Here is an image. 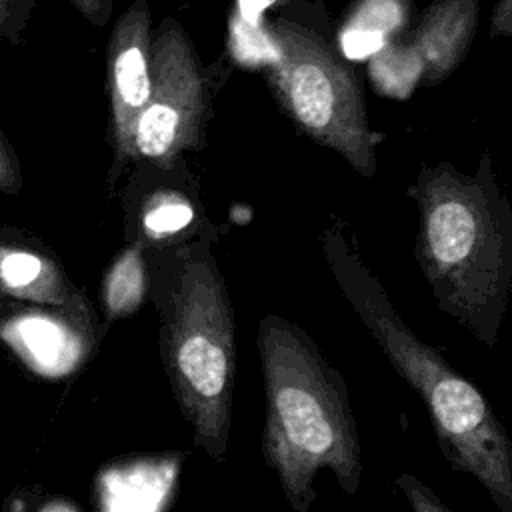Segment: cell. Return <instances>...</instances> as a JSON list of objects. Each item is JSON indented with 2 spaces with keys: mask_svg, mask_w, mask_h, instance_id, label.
<instances>
[{
  "mask_svg": "<svg viewBox=\"0 0 512 512\" xmlns=\"http://www.w3.org/2000/svg\"><path fill=\"white\" fill-rule=\"evenodd\" d=\"M20 188L22 172L18 156L6 134L0 130V190L6 194H16Z\"/></svg>",
  "mask_w": 512,
  "mask_h": 512,
  "instance_id": "obj_16",
  "label": "cell"
},
{
  "mask_svg": "<svg viewBox=\"0 0 512 512\" xmlns=\"http://www.w3.org/2000/svg\"><path fill=\"white\" fill-rule=\"evenodd\" d=\"M256 346L264 380L262 454L294 512H310L314 478L328 468L354 496L362 454L348 386L322 356L308 332L282 316L266 314Z\"/></svg>",
  "mask_w": 512,
  "mask_h": 512,
  "instance_id": "obj_2",
  "label": "cell"
},
{
  "mask_svg": "<svg viewBox=\"0 0 512 512\" xmlns=\"http://www.w3.org/2000/svg\"><path fill=\"white\" fill-rule=\"evenodd\" d=\"M472 22L474 0H450L438 6L420 30V50L426 62L446 72L466 48Z\"/></svg>",
  "mask_w": 512,
  "mask_h": 512,
  "instance_id": "obj_12",
  "label": "cell"
},
{
  "mask_svg": "<svg viewBox=\"0 0 512 512\" xmlns=\"http://www.w3.org/2000/svg\"><path fill=\"white\" fill-rule=\"evenodd\" d=\"M274 90L292 120L320 144L344 156L360 174H374V144L352 70L314 34L278 20Z\"/></svg>",
  "mask_w": 512,
  "mask_h": 512,
  "instance_id": "obj_5",
  "label": "cell"
},
{
  "mask_svg": "<svg viewBox=\"0 0 512 512\" xmlns=\"http://www.w3.org/2000/svg\"><path fill=\"white\" fill-rule=\"evenodd\" d=\"M420 210L414 246L438 308L482 344H498L512 288V212L496 184L442 164L412 188Z\"/></svg>",
  "mask_w": 512,
  "mask_h": 512,
  "instance_id": "obj_4",
  "label": "cell"
},
{
  "mask_svg": "<svg viewBox=\"0 0 512 512\" xmlns=\"http://www.w3.org/2000/svg\"><path fill=\"white\" fill-rule=\"evenodd\" d=\"M160 318V356L192 440L212 460L228 450L236 378L234 308L206 234L146 250Z\"/></svg>",
  "mask_w": 512,
  "mask_h": 512,
  "instance_id": "obj_3",
  "label": "cell"
},
{
  "mask_svg": "<svg viewBox=\"0 0 512 512\" xmlns=\"http://www.w3.org/2000/svg\"><path fill=\"white\" fill-rule=\"evenodd\" d=\"M0 286L16 298L62 306L90 318L88 306L66 282L60 268L34 252L0 246Z\"/></svg>",
  "mask_w": 512,
  "mask_h": 512,
  "instance_id": "obj_9",
  "label": "cell"
},
{
  "mask_svg": "<svg viewBox=\"0 0 512 512\" xmlns=\"http://www.w3.org/2000/svg\"><path fill=\"white\" fill-rule=\"evenodd\" d=\"M150 274L142 242L132 240L108 266L102 280V310L106 324L128 318L148 300Z\"/></svg>",
  "mask_w": 512,
  "mask_h": 512,
  "instance_id": "obj_11",
  "label": "cell"
},
{
  "mask_svg": "<svg viewBox=\"0 0 512 512\" xmlns=\"http://www.w3.org/2000/svg\"><path fill=\"white\" fill-rule=\"evenodd\" d=\"M384 44V32L364 28V26H354L344 32L342 36V50L350 58H366L372 52H378Z\"/></svg>",
  "mask_w": 512,
  "mask_h": 512,
  "instance_id": "obj_15",
  "label": "cell"
},
{
  "mask_svg": "<svg viewBox=\"0 0 512 512\" xmlns=\"http://www.w3.org/2000/svg\"><path fill=\"white\" fill-rule=\"evenodd\" d=\"M150 12L136 0L116 22L108 42L110 142L116 160H134V134L150 98Z\"/></svg>",
  "mask_w": 512,
  "mask_h": 512,
  "instance_id": "obj_7",
  "label": "cell"
},
{
  "mask_svg": "<svg viewBox=\"0 0 512 512\" xmlns=\"http://www.w3.org/2000/svg\"><path fill=\"white\" fill-rule=\"evenodd\" d=\"M272 0H240V12L244 16V20H248L250 24H256L254 16L258 18V14L270 4Z\"/></svg>",
  "mask_w": 512,
  "mask_h": 512,
  "instance_id": "obj_18",
  "label": "cell"
},
{
  "mask_svg": "<svg viewBox=\"0 0 512 512\" xmlns=\"http://www.w3.org/2000/svg\"><path fill=\"white\" fill-rule=\"evenodd\" d=\"M0 338L26 366L46 378H60L76 370L92 344L90 326L40 310H28L6 320L0 326Z\"/></svg>",
  "mask_w": 512,
  "mask_h": 512,
  "instance_id": "obj_8",
  "label": "cell"
},
{
  "mask_svg": "<svg viewBox=\"0 0 512 512\" xmlns=\"http://www.w3.org/2000/svg\"><path fill=\"white\" fill-rule=\"evenodd\" d=\"M322 252L344 300L424 402L450 468L474 476L500 512H512V444L484 394L406 326L340 228L322 234Z\"/></svg>",
  "mask_w": 512,
  "mask_h": 512,
  "instance_id": "obj_1",
  "label": "cell"
},
{
  "mask_svg": "<svg viewBox=\"0 0 512 512\" xmlns=\"http://www.w3.org/2000/svg\"><path fill=\"white\" fill-rule=\"evenodd\" d=\"M42 512H76L74 508H70V506H66V504H62V502H54V504H50V506H46Z\"/></svg>",
  "mask_w": 512,
  "mask_h": 512,
  "instance_id": "obj_19",
  "label": "cell"
},
{
  "mask_svg": "<svg viewBox=\"0 0 512 512\" xmlns=\"http://www.w3.org/2000/svg\"><path fill=\"white\" fill-rule=\"evenodd\" d=\"M150 98L134 134V158L172 168L202 142L206 88L200 62L180 24L168 20L150 46Z\"/></svg>",
  "mask_w": 512,
  "mask_h": 512,
  "instance_id": "obj_6",
  "label": "cell"
},
{
  "mask_svg": "<svg viewBox=\"0 0 512 512\" xmlns=\"http://www.w3.org/2000/svg\"><path fill=\"white\" fill-rule=\"evenodd\" d=\"M396 482H398L402 494L406 496L412 512H452L438 498V494L432 488H428L424 482H420L416 476L404 472L398 476Z\"/></svg>",
  "mask_w": 512,
  "mask_h": 512,
  "instance_id": "obj_14",
  "label": "cell"
},
{
  "mask_svg": "<svg viewBox=\"0 0 512 512\" xmlns=\"http://www.w3.org/2000/svg\"><path fill=\"white\" fill-rule=\"evenodd\" d=\"M196 206L178 190H156L138 210L136 236L144 250H160L192 240L198 232Z\"/></svg>",
  "mask_w": 512,
  "mask_h": 512,
  "instance_id": "obj_10",
  "label": "cell"
},
{
  "mask_svg": "<svg viewBox=\"0 0 512 512\" xmlns=\"http://www.w3.org/2000/svg\"><path fill=\"white\" fill-rule=\"evenodd\" d=\"M36 0H0V38L20 46Z\"/></svg>",
  "mask_w": 512,
  "mask_h": 512,
  "instance_id": "obj_13",
  "label": "cell"
},
{
  "mask_svg": "<svg viewBox=\"0 0 512 512\" xmlns=\"http://www.w3.org/2000/svg\"><path fill=\"white\" fill-rule=\"evenodd\" d=\"M70 2L94 26H104L112 12V0H70Z\"/></svg>",
  "mask_w": 512,
  "mask_h": 512,
  "instance_id": "obj_17",
  "label": "cell"
}]
</instances>
